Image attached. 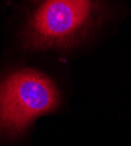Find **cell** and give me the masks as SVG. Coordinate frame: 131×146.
I'll use <instances>...</instances> for the list:
<instances>
[{"instance_id": "6da1fadb", "label": "cell", "mask_w": 131, "mask_h": 146, "mask_svg": "<svg viewBox=\"0 0 131 146\" xmlns=\"http://www.w3.org/2000/svg\"><path fill=\"white\" fill-rule=\"evenodd\" d=\"M5 56L0 61V146H28L38 119L60 109L62 94L31 56Z\"/></svg>"}, {"instance_id": "7a4b0ae2", "label": "cell", "mask_w": 131, "mask_h": 146, "mask_svg": "<svg viewBox=\"0 0 131 146\" xmlns=\"http://www.w3.org/2000/svg\"><path fill=\"white\" fill-rule=\"evenodd\" d=\"M100 21L97 0H34L12 28L8 52L39 56L75 50Z\"/></svg>"}]
</instances>
